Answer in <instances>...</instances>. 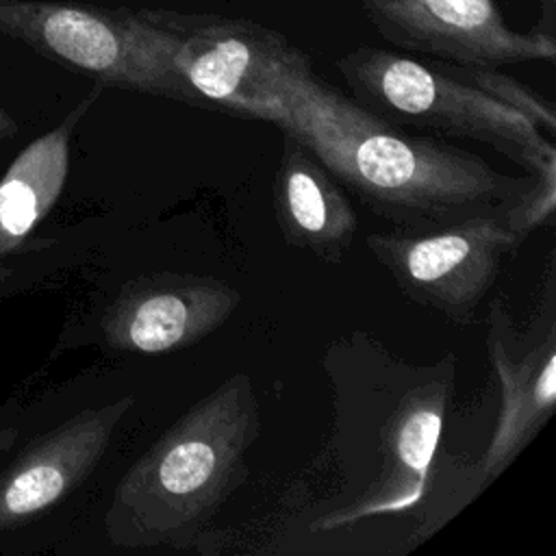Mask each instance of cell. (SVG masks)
Here are the masks:
<instances>
[{
	"label": "cell",
	"mask_w": 556,
	"mask_h": 556,
	"mask_svg": "<svg viewBox=\"0 0 556 556\" xmlns=\"http://www.w3.org/2000/svg\"><path fill=\"white\" fill-rule=\"evenodd\" d=\"M454 354H447L434 376L408 389L382 428V469L378 478L348 506L319 517L313 530H337L374 515L400 513L419 504L437 452L450 391Z\"/></svg>",
	"instance_id": "obj_10"
},
{
	"label": "cell",
	"mask_w": 556,
	"mask_h": 556,
	"mask_svg": "<svg viewBox=\"0 0 556 556\" xmlns=\"http://www.w3.org/2000/svg\"><path fill=\"white\" fill-rule=\"evenodd\" d=\"M261 404L243 371L219 382L122 476L104 515L117 547H189L248 476Z\"/></svg>",
	"instance_id": "obj_2"
},
{
	"label": "cell",
	"mask_w": 556,
	"mask_h": 556,
	"mask_svg": "<svg viewBox=\"0 0 556 556\" xmlns=\"http://www.w3.org/2000/svg\"><path fill=\"white\" fill-rule=\"evenodd\" d=\"M0 35L96 83L193 106L139 9L65 0H0Z\"/></svg>",
	"instance_id": "obj_6"
},
{
	"label": "cell",
	"mask_w": 556,
	"mask_h": 556,
	"mask_svg": "<svg viewBox=\"0 0 556 556\" xmlns=\"http://www.w3.org/2000/svg\"><path fill=\"white\" fill-rule=\"evenodd\" d=\"M15 437H17V432L13 428L0 430V456L15 443Z\"/></svg>",
	"instance_id": "obj_17"
},
{
	"label": "cell",
	"mask_w": 556,
	"mask_h": 556,
	"mask_svg": "<svg viewBox=\"0 0 556 556\" xmlns=\"http://www.w3.org/2000/svg\"><path fill=\"white\" fill-rule=\"evenodd\" d=\"M547 258L543 287L530 324L519 330L504 300L489 306L486 352L502 391L497 424L484 454L463 463L439 456L430 465L424 508L415 530L426 541L484 493L534 441L556 406V289ZM419 500V502H421Z\"/></svg>",
	"instance_id": "obj_3"
},
{
	"label": "cell",
	"mask_w": 556,
	"mask_h": 556,
	"mask_svg": "<svg viewBox=\"0 0 556 556\" xmlns=\"http://www.w3.org/2000/svg\"><path fill=\"white\" fill-rule=\"evenodd\" d=\"M96 87L46 135L30 141L0 178V258L17 250L56 204L70 169V141L98 100Z\"/></svg>",
	"instance_id": "obj_13"
},
{
	"label": "cell",
	"mask_w": 556,
	"mask_h": 556,
	"mask_svg": "<svg viewBox=\"0 0 556 556\" xmlns=\"http://www.w3.org/2000/svg\"><path fill=\"white\" fill-rule=\"evenodd\" d=\"M154 43L193 106L280 126L285 74L306 54L282 33L250 20L139 9Z\"/></svg>",
	"instance_id": "obj_5"
},
{
	"label": "cell",
	"mask_w": 556,
	"mask_h": 556,
	"mask_svg": "<svg viewBox=\"0 0 556 556\" xmlns=\"http://www.w3.org/2000/svg\"><path fill=\"white\" fill-rule=\"evenodd\" d=\"M280 132L282 152L271 185L278 230L287 245L339 265L356 237V211L317 154L293 132Z\"/></svg>",
	"instance_id": "obj_12"
},
{
	"label": "cell",
	"mask_w": 556,
	"mask_h": 556,
	"mask_svg": "<svg viewBox=\"0 0 556 556\" xmlns=\"http://www.w3.org/2000/svg\"><path fill=\"white\" fill-rule=\"evenodd\" d=\"M354 100L400 128L486 143L526 174L556 185V150L515 109L417 59L356 46L334 61Z\"/></svg>",
	"instance_id": "obj_4"
},
{
	"label": "cell",
	"mask_w": 556,
	"mask_h": 556,
	"mask_svg": "<svg viewBox=\"0 0 556 556\" xmlns=\"http://www.w3.org/2000/svg\"><path fill=\"white\" fill-rule=\"evenodd\" d=\"M280 130L300 137L371 213L428 232L478 215L519 219L530 232L556 206V185L497 172L482 156L404 132L343 96L304 56L282 78Z\"/></svg>",
	"instance_id": "obj_1"
},
{
	"label": "cell",
	"mask_w": 556,
	"mask_h": 556,
	"mask_svg": "<svg viewBox=\"0 0 556 556\" xmlns=\"http://www.w3.org/2000/svg\"><path fill=\"white\" fill-rule=\"evenodd\" d=\"M554 24H556V0H541L539 28L545 33H554Z\"/></svg>",
	"instance_id": "obj_15"
},
{
	"label": "cell",
	"mask_w": 556,
	"mask_h": 556,
	"mask_svg": "<svg viewBox=\"0 0 556 556\" xmlns=\"http://www.w3.org/2000/svg\"><path fill=\"white\" fill-rule=\"evenodd\" d=\"M239 304L241 293L217 276L156 271L122 287L102 315V334L119 352H180L224 326Z\"/></svg>",
	"instance_id": "obj_9"
},
{
	"label": "cell",
	"mask_w": 556,
	"mask_h": 556,
	"mask_svg": "<svg viewBox=\"0 0 556 556\" xmlns=\"http://www.w3.org/2000/svg\"><path fill=\"white\" fill-rule=\"evenodd\" d=\"M437 70L450 74L452 78H458L493 100L515 109L521 113L530 124H534L539 130L547 132L552 137L556 132V109L554 102L547 100L545 96L536 93L521 80L500 72L497 67H484V65H458V63H447V61H437Z\"/></svg>",
	"instance_id": "obj_14"
},
{
	"label": "cell",
	"mask_w": 556,
	"mask_h": 556,
	"mask_svg": "<svg viewBox=\"0 0 556 556\" xmlns=\"http://www.w3.org/2000/svg\"><path fill=\"white\" fill-rule=\"evenodd\" d=\"M15 132H17L15 119L0 106V146H2L4 141H9L11 137H15Z\"/></svg>",
	"instance_id": "obj_16"
},
{
	"label": "cell",
	"mask_w": 556,
	"mask_h": 556,
	"mask_svg": "<svg viewBox=\"0 0 556 556\" xmlns=\"http://www.w3.org/2000/svg\"><path fill=\"white\" fill-rule=\"evenodd\" d=\"M361 7L384 41L439 61L500 67L556 59L554 33L510 28L493 0H361Z\"/></svg>",
	"instance_id": "obj_8"
},
{
	"label": "cell",
	"mask_w": 556,
	"mask_h": 556,
	"mask_svg": "<svg viewBox=\"0 0 556 556\" xmlns=\"http://www.w3.org/2000/svg\"><path fill=\"white\" fill-rule=\"evenodd\" d=\"M528 235L515 217L478 215L428 232H374L367 248L410 302L467 326Z\"/></svg>",
	"instance_id": "obj_7"
},
{
	"label": "cell",
	"mask_w": 556,
	"mask_h": 556,
	"mask_svg": "<svg viewBox=\"0 0 556 556\" xmlns=\"http://www.w3.org/2000/svg\"><path fill=\"white\" fill-rule=\"evenodd\" d=\"M135 397L85 408L20 454L0 473V530L30 523L67 497L102 460Z\"/></svg>",
	"instance_id": "obj_11"
}]
</instances>
